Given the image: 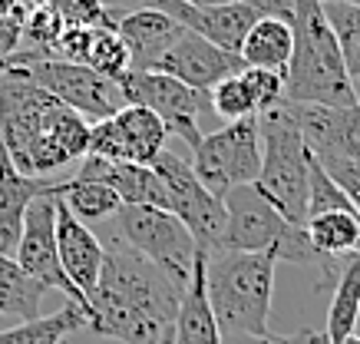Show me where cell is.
<instances>
[{"label": "cell", "mask_w": 360, "mask_h": 344, "mask_svg": "<svg viewBox=\"0 0 360 344\" xmlns=\"http://www.w3.org/2000/svg\"><path fill=\"white\" fill-rule=\"evenodd\" d=\"M89 291V331L120 344H172L179 301L188 285L110 238Z\"/></svg>", "instance_id": "6da1fadb"}, {"label": "cell", "mask_w": 360, "mask_h": 344, "mask_svg": "<svg viewBox=\"0 0 360 344\" xmlns=\"http://www.w3.org/2000/svg\"><path fill=\"white\" fill-rule=\"evenodd\" d=\"M93 122L30 79L0 73V149L27 176H46L89 153Z\"/></svg>", "instance_id": "7a4b0ae2"}, {"label": "cell", "mask_w": 360, "mask_h": 344, "mask_svg": "<svg viewBox=\"0 0 360 344\" xmlns=\"http://www.w3.org/2000/svg\"><path fill=\"white\" fill-rule=\"evenodd\" d=\"M291 60L284 67V103H314L344 110L357 103L338 37L330 30L321 0H295L291 11Z\"/></svg>", "instance_id": "3957f363"}, {"label": "cell", "mask_w": 360, "mask_h": 344, "mask_svg": "<svg viewBox=\"0 0 360 344\" xmlns=\"http://www.w3.org/2000/svg\"><path fill=\"white\" fill-rule=\"evenodd\" d=\"M274 252H205V291L221 334H264L274 295Z\"/></svg>", "instance_id": "277c9868"}, {"label": "cell", "mask_w": 360, "mask_h": 344, "mask_svg": "<svg viewBox=\"0 0 360 344\" xmlns=\"http://www.w3.org/2000/svg\"><path fill=\"white\" fill-rule=\"evenodd\" d=\"M258 133H262V172L255 186L274 202V209L291 225H304L311 153L284 103L258 116Z\"/></svg>", "instance_id": "5b68a950"}, {"label": "cell", "mask_w": 360, "mask_h": 344, "mask_svg": "<svg viewBox=\"0 0 360 344\" xmlns=\"http://www.w3.org/2000/svg\"><path fill=\"white\" fill-rule=\"evenodd\" d=\"M110 238L122 242L136 255L149 258L153 265L165 268L172 278L188 285L198 245L192 238V232L175 219L172 212L149 209V205H120V212L112 215Z\"/></svg>", "instance_id": "8992f818"}, {"label": "cell", "mask_w": 360, "mask_h": 344, "mask_svg": "<svg viewBox=\"0 0 360 344\" xmlns=\"http://www.w3.org/2000/svg\"><path fill=\"white\" fill-rule=\"evenodd\" d=\"M192 169L198 182L215 196H225L235 186L258 182V172H262L258 116L225 122L221 129L202 136V143L192 149Z\"/></svg>", "instance_id": "52a82bcc"}, {"label": "cell", "mask_w": 360, "mask_h": 344, "mask_svg": "<svg viewBox=\"0 0 360 344\" xmlns=\"http://www.w3.org/2000/svg\"><path fill=\"white\" fill-rule=\"evenodd\" d=\"M7 73L44 87L46 93H53L63 106H70V110L79 113V116L89 122L110 120L112 113H120L122 106H126L122 89L116 79H106L103 73L83 67V63H73V60H60V56L27 60V63L11 67Z\"/></svg>", "instance_id": "ba28073f"}, {"label": "cell", "mask_w": 360, "mask_h": 344, "mask_svg": "<svg viewBox=\"0 0 360 344\" xmlns=\"http://www.w3.org/2000/svg\"><path fill=\"white\" fill-rule=\"evenodd\" d=\"M153 169L159 172L165 186L169 212L192 232L198 248L202 252L221 248V238H225V202H221V196L208 192L198 182L192 163L172 153V149H162L155 155Z\"/></svg>", "instance_id": "9c48e42d"}, {"label": "cell", "mask_w": 360, "mask_h": 344, "mask_svg": "<svg viewBox=\"0 0 360 344\" xmlns=\"http://www.w3.org/2000/svg\"><path fill=\"white\" fill-rule=\"evenodd\" d=\"M120 89L126 103H139L146 110H153L169 129V136H179L188 149H195L202 143L198 116L212 110L208 93L186 87L182 79L159 73V70H129L120 79Z\"/></svg>", "instance_id": "30bf717a"}, {"label": "cell", "mask_w": 360, "mask_h": 344, "mask_svg": "<svg viewBox=\"0 0 360 344\" xmlns=\"http://www.w3.org/2000/svg\"><path fill=\"white\" fill-rule=\"evenodd\" d=\"M56 205H60L56 186L50 192H44V196H37L27 205L23 232H20V242H17L13 258L40 285H46L50 291H60L66 301H77L89 318V298L66 278L63 265H60V252H56Z\"/></svg>", "instance_id": "8fae6325"}, {"label": "cell", "mask_w": 360, "mask_h": 344, "mask_svg": "<svg viewBox=\"0 0 360 344\" xmlns=\"http://www.w3.org/2000/svg\"><path fill=\"white\" fill-rule=\"evenodd\" d=\"M169 129L153 110L139 103H126L110 120L93 122L89 129V155L110 159V163H139L153 166L155 155L165 149Z\"/></svg>", "instance_id": "7c38bea8"}, {"label": "cell", "mask_w": 360, "mask_h": 344, "mask_svg": "<svg viewBox=\"0 0 360 344\" xmlns=\"http://www.w3.org/2000/svg\"><path fill=\"white\" fill-rule=\"evenodd\" d=\"M153 70L182 79V83L192 89L212 93L221 79L241 73V70H245V60H241L238 53H229V50L215 46L212 40H205V37L192 34V30H182V37L155 60Z\"/></svg>", "instance_id": "4fadbf2b"}, {"label": "cell", "mask_w": 360, "mask_h": 344, "mask_svg": "<svg viewBox=\"0 0 360 344\" xmlns=\"http://www.w3.org/2000/svg\"><path fill=\"white\" fill-rule=\"evenodd\" d=\"M146 7H155V11L169 13L182 23L186 30L205 37L215 46L229 50V53H238L248 30L258 23V17H264L258 7L251 4H215V7H195V4H186V0H146Z\"/></svg>", "instance_id": "5bb4252c"}, {"label": "cell", "mask_w": 360, "mask_h": 344, "mask_svg": "<svg viewBox=\"0 0 360 344\" xmlns=\"http://www.w3.org/2000/svg\"><path fill=\"white\" fill-rule=\"evenodd\" d=\"M77 176L110 186V189L120 196L122 205H149V209L169 212L165 186L153 166H139V163H110V159H99V155L86 153L79 159Z\"/></svg>", "instance_id": "9a60e30c"}, {"label": "cell", "mask_w": 360, "mask_h": 344, "mask_svg": "<svg viewBox=\"0 0 360 344\" xmlns=\"http://www.w3.org/2000/svg\"><path fill=\"white\" fill-rule=\"evenodd\" d=\"M56 252L66 278L77 285L89 298V291L96 288L99 268H103V242L86 222H79L63 202L56 205Z\"/></svg>", "instance_id": "2e32d148"}, {"label": "cell", "mask_w": 360, "mask_h": 344, "mask_svg": "<svg viewBox=\"0 0 360 344\" xmlns=\"http://www.w3.org/2000/svg\"><path fill=\"white\" fill-rule=\"evenodd\" d=\"M182 23L155 7H139V11L120 13L116 34H120L126 53H129V70H153L155 60L182 37Z\"/></svg>", "instance_id": "e0dca14e"}, {"label": "cell", "mask_w": 360, "mask_h": 344, "mask_svg": "<svg viewBox=\"0 0 360 344\" xmlns=\"http://www.w3.org/2000/svg\"><path fill=\"white\" fill-rule=\"evenodd\" d=\"M56 182L44 176H27L11 163V155L0 149V252L11 255L17 252L23 232V215L37 196L50 192Z\"/></svg>", "instance_id": "ac0fdd59"}, {"label": "cell", "mask_w": 360, "mask_h": 344, "mask_svg": "<svg viewBox=\"0 0 360 344\" xmlns=\"http://www.w3.org/2000/svg\"><path fill=\"white\" fill-rule=\"evenodd\" d=\"M172 344H225L212 305H208L205 291V252L198 248L195 262H192V278L188 288L179 301V314H175V338Z\"/></svg>", "instance_id": "d6986e66"}, {"label": "cell", "mask_w": 360, "mask_h": 344, "mask_svg": "<svg viewBox=\"0 0 360 344\" xmlns=\"http://www.w3.org/2000/svg\"><path fill=\"white\" fill-rule=\"evenodd\" d=\"M291 46H295V34H291V20L284 17H258V23L248 30L245 44H241L238 56L245 60V67H262L274 70L284 77V67L291 60Z\"/></svg>", "instance_id": "ffe728a7"}, {"label": "cell", "mask_w": 360, "mask_h": 344, "mask_svg": "<svg viewBox=\"0 0 360 344\" xmlns=\"http://www.w3.org/2000/svg\"><path fill=\"white\" fill-rule=\"evenodd\" d=\"M46 291H50L46 285H40L17 265V258L0 252V321L20 324L40 318V301Z\"/></svg>", "instance_id": "44dd1931"}, {"label": "cell", "mask_w": 360, "mask_h": 344, "mask_svg": "<svg viewBox=\"0 0 360 344\" xmlns=\"http://www.w3.org/2000/svg\"><path fill=\"white\" fill-rule=\"evenodd\" d=\"M89 318L77 301H63V308L53 314H40L33 321H20L13 328H0V344H63L79 328H86Z\"/></svg>", "instance_id": "7402d4cb"}, {"label": "cell", "mask_w": 360, "mask_h": 344, "mask_svg": "<svg viewBox=\"0 0 360 344\" xmlns=\"http://www.w3.org/2000/svg\"><path fill=\"white\" fill-rule=\"evenodd\" d=\"M330 295V308H328V324H324V338L328 344H340L344 338L354 334L360 321V252L347 255L344 268L338 275Z\"/></svg>", "instance_id": "603a6c76"}, {"label": "cell", "mask_w": 360, "mask_h": 344, "mask_svg": "<svg viewBox=\"0 0 360 344\" xmlns=\"http://www.w3.org/2000/svg\"><path fill=\"white\" fill-rule=\"evenodd\" d=\"M304 232L324 258H347L360 252V215L357 212H321L304 222Z\"/></svg>", "instance_id": "cb8c5ba5"}, {"label": "cell", "mask_w": 360, "mask_h": 344, "mask_svg": "<svg viewBox=\"0 0 360 344\" xmlns=\"http://www.w3.org/2000/svg\"><path fill=\"white\" fill-rule=\"evenodd\" d=\"M56 196L66 209L77 215L79 222H106L120 212V196L103 186V182H93V179H66V182H56Z\"/></svg>", "instance_id": "d4e9b609"}, {"label": "cell", "mask_w": 360, "mask_h": 344, "mask_svg": "<svg viewBox=\"0 0 360 344\" xmlns=\"http://www.w3.org/2000/svg\"><path fill=\"white\" fill-rule=\"evenodd\" d=\"M83 67L96 70V73H103L106 79H116V83L129 73V53H126V46H122L120 34H116V27H110V23L93 27Z\"/></svg>", "instance_id": "484cf974"}, {"label": "cell", "mask_w": 360, "mask_h": 344, "mask_svg": "<svg viewBox=\"0 0 360 344\" xmlns=\"http://www.w3.org/2000/svg\"><path fill=\"white\" fill-rule=\"evenodd\" d=\"M350 79H360V4H324Z\"/></svg>", "instance_id": "4316f807"}, {"label": "cell", "mask_w": 360, "mask_h": 344, "mask_svg": "<svg viewBox=\"0 0 360 344\" xmlns=\"http://www.w3.org/2000/svg\"><path fill=\"white\" fill-rule=\"evenodd\" d=\"M321 212H354L350 199L344 196L330 172L321 166V159L311 155V179H307V219L321 215Z\"/></svg>", "instance_id": "83f0119b"}, {"label": "cell", "mask_w": 360, "mask_h": 344, "mask_svg": "<svg viewBox=\"0 0 360 344\" xmlns=\"http://www.w3.org/2000/svg\"><path fill=\"white\" fill-rule=\"evenodd\" d=\"M208 96H212V110L229 122L245 120V116H258V113H255V100H251V89H248V83H245L241 73L221 79Z\"/></svg>", "instance_id": "f1b7e54d"}, {"label": "cell", "mask_w": 360, "mask_h": 344, "mask_svg": "<svg viewBox=\"0 0 360 344\" xmlns=\"http://www.w3.org/2000/svg\"><path fill=\"white\" fill-rule=\"evenodd\" d=\"M37 4H44L53 13H60L66 27L70 23H86V27L110 23V27H116V20H120V11L103 7V0H37Z\"/></svg>", "instance_id": "f546056e"}, {"label": "cell", "mask_w": 360, "mask_h": 344, "mask_svg": "<svg viewBox=\"0 0 360 344\" xmlns=\"http://www.w3.org/2000/svg\"><path fill=\"white\" fill-rule=\"evenodd\" d=\"M321 166L328 169L330 179L344 189V196L350 199L354 212L360 215V163H350V159H338V155H330V159H321Z\"/></svg>", "instance_id": "4dcf8cb0"}, {"label": "cell", "mask_w": 360, "mask_h": 344, "mask_svg": "<svg viewBox=\"0 0 360 344\" xmlns=\"http://www.w3.org/2000/svg\"><path fill=\"white\" fill-rule=\"evenodd\" d=\"M225 344H328L324 331H304L297 334H274V331H264V334H225Z\"/></svg>", "instance_id": "1f68e13d"}, {"label": "cell", "mask_w": 360, "mask_h": 344, "mask_svg": "<svg viewBox=\"0 0 360 344\" xmlns=\"http://www.w3.org/2000/svg\"><path fill=\"white\" fill-rule=\"evenodd\" d=\"M23 17H27V7L0 17V60L13 56L23 46Z\"/></svg>", "instance_id": "d6a6232c"}, {"label": "cell", "mask_w": 360, "mask_h": 344, "mask_svg": "<svg viewBox=\"0 0 360 344\" xmlns=\"http://www.w3.org/2000/svg\"><path fill=\"white\" fill-rule=\"evenodd\" d=\"M186 4H195V7H215V4H251V7H258L262 13L268 17H284V20H291V11L295 7H288L281 0H186Z\"/></svg>", "instance_id": "836d02e7"}, {"label": "cell", "mask_w": 360, "mask_h": 344, "mask_svg": "<svg viewBox=\"0 0 360 344\" xmlns=\"http://www.w3.org/2000/svg\"><path fill=\"white\" fill-rule=\"evenodd\" d=\"M7 70H11V56H7V60H0V73H7Z\"/></svg>", "instance_id": "e575fe53"}, {"label": "cell", "mask_w": 360, "mask_h": 344, "mask_svg": "<svg viewBox=\"0 0 360 344\" xmlns=\"http://www.w3.org/2000/svg\"><path fill=\"white\" fill-rule=\"evenodd\" d=\"M321 4H360V0H321Z\"/></svg>", "instance_id": "d590c367"}, {"label": "cell", "mask_w": 360, "mask_h": 344, "mask_svg": "<svg viewBox=\"0 0 360 344\" xmlns=\"http://www.w3.org/2000/svg\"><path fill=\"white\" fill-rule=\"evenodd\" d=\"M340 344H360V338H357V334H350V338H344Z\"/></svg>", "instance_id": "8d00e7d4"}, {"label": "cell", "mask_w": 360, "mask_h": 344, "mask_svg": "<svg viewBox=\"0 0 360 344\" xmlns=\"http://www.w3.org/2000/svg\"><path fill=\"white\" fill-rule=\"evenodd\" d=\"M354 93H357V103H360V79H354Z\"/></svg>", "instance_id": "74e56055"}]
</instances>
